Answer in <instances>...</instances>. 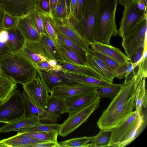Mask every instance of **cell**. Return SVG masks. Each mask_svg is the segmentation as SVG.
I'll use <instances>...</instances> for the list:
<instances>
[{
	"mask_svg": "<svg viewBox=\"0 0 147 147\" xmlns=\"http://www.w3.org/2000/svg\"><path fill=\"white\" fill-rule=\"evenodd\" d=\"M28 135L37 139L42 141L57 142V138L58 131H48L26 132Z\"/></svg>",
	"mask_w": 147,
	"mask_h": 147,
	"instance_id": "36",
	"label": "cell"
},
{
	"mask_svg": "<svg viewBox=\"0 0 147 147\" xmlns=\"http://www.w3.org/2000/svg\"><path fill=\"white\" fill-rule=\"evenodd\" d=\"M24 90L35 105L45 110L50 97L45 85L38 75L37 77L23 85Z\"/></svg>",
	"mask_w": 147,
	"mask_h": 147,
	"instance_id": "9",
	"label": "cell"
},
{
	"mask_svg": "<svg viewBox=\"0 0 147 147\" xmlns=\"http://www.w3.org/2000/svg\"><path fill=\"white\" fill-rule=\"evenodd\" d=\"M86 0H77L74 18L71 21L75 25L80 21L84 16Z\"/></svg>",
	"mask_w": 147,
	"mask_h": 147,
	"instance_id": "42",
	"label": "cell"
},
{
	"mask_svg": "<svg viewBox=\"0 0 147 147\" xmlns=\"http://www.w3.org/2000/svg\"><path fill=\"white\" fill-rule=\"evenodd\" d=\"M100 100L98 98L86 107L69 115L67 119L59 127V136H66L86 122L91 115L99 107Z\"/></svg>",
	"mask_w": 147,
	"mask_h": 147,
	"instance_id": "6",
	"label": "cell"
},
{
	"mask_svg": "<svg viewBox=\"0 0 147 147\" xmlns=\"http://www.w3.org/2000/svg\"><path fill=\"white\" fill-rule=\"evenodd\" d=\"M118 0H98L95 26L96 40L110 45L112 36L119 34L115 22Z\"/></svg>",
	"mask_w": 147,
	"mask_h": 147,
	"instance_id": "3",
	"label": "cell"
},
{
	"mask_svg": "<svg viewBox=\"0 0 147 147\" xmlns=\"http://www.w3.org/2000/svg\"><path fill=\"white\" fill-rule=\"evenodd\" d=\"M28 15L40 37L43 34L46 33L42 16L35 6L28 13Z\"/></svg>",
	"mask_w": 147,
	"mask_h": 147,
	"instance_id": "37",
	"label": "cell"
},
{
	"mask_svg": "<svg viewBox=\"0 0 147 147\" xmlns=\"http://www.w3.org/2000/svg\"><path fill=\"white\" fill-rule=\"evenodd\" d=\"M145 115L138 114L135 121L117 147L127 146L136 139L145 129L146 125Z\"/></svg>",
	"mask_w": 147,
	"mask_h": 147,
	"instance_id": "23",
	"label": "cell"
},
{
	"mask_svg": "<svg viewBox=\"0 0 147 147\" xmlns=\"http://www.w3.org/2000/svg\"><path fill=\"white\" fill-rule=\"evenodd\" d=\"M18 18L4 12L2 25L3 29H9L17 27Z\"/></svg>",
	"mask_w": 147,
	"mask_h": 147,
	"instance_id": "43",
	"label": "cell"
},
{
	"mask_svg": "<svg viewBox=\"0 0 147 147\" xmlns=\"http://www.w3.org/2000/svg\"><path fill=\"white\" fill-rule=\"evenodd\" d=\"M140 1V0H133L132 3L138 5Z\"/></svg>",
	"mask_w": 147,
	"mask_h": 147,
	"instance_id": "57",
	"label": "cell"
},
{
	"mask_svg": "<svg viewBox=\"0 0 147 147\" xmlns=\"http://www.w3.org/2000/svg\"><path fill=\"white\" fill-rule=\"evenodd\" d=\"M37 0H0L3 12L19 18L28 14L35 6Z\"/></svg>",
	"mask_w": 147,
	"mask_h": 147,
	"instance_id": "10",
	"label": "cell"
},
{
	"mask_svg": "<svg viewBox=\"0 0 147 147\" xmlns=\"http://www.w3.org/2000/svg\"><path fill=\"white\" fill-rule=\"evenodd\" d=\"M54 42L64 61L74 65H87L86 62L80 56L62 44L57 38Z\"/></svg>",
	"mask_w": 147,
	"mask_h": 147,
	"instance_id": "27",
	"label": "cell"
},
{
	"mask_svg": "<svg viewBox=\"0 0 147 147\" xmlns=\"http://www.w3.org/2000/svg\"><path fill=\"white\" fill-rule=\"evenodd\" d=\"M96 87L81 84L55 86L52 88L50 95L65 100L81 94L96 93Z\"/></svg>",
	"mask_w": 147,
	"mask_h": 147,
	"instance_id": "12",
	"label": "cell"
},
{
	"mask_svg": "<svg viewBox=\"0 0 147 147\" xmlns=\"http://www.w3.org/2000/svg\"><path fill=\"white\" fill-rule=\"evenodd\" d=\"M3 12V11L0 7V30L3 29L2 27V21Z\"/></svg>",
	"mask_w": 147,
	"mask_h": 147,
	"instance_id": "55",
	"label": "cell"
},
{
	"mask_svg": "<svg viewBox=\"0 0 147 147\" xmlns=\"http://www.w3.org/2000/svg\"><path fill=\"white\" fill-rule=\"evenodd\" d=\"M139 64L133 63L130 61L126 63L121 64L114 73L115 78L119 79L125 78Z\"/></svg>",
	"mask_w": 147,
	"mask_h": 147,
	"instance_id": "40",
	"label": "cell"
},
{
	"mask_svg": "<svg viewBox=\"0 0 147 147\" xmlns=\"http://www.w3.org/2000/svg\"><path fill=\"white\" fill-rule=\"evenodd\" d=\"M68 19H70V6L71 0H65Z\"/></svg>",
	"mask_w": 147,
	"mask_h": 147,
	"instance_id": "52",
	"label": "cell"
},
{
	"mask_svg": "<svg viewBox=\"0 0 147 147\" xmlns=\"http://www.w3.org/2000/svg\"><path fill=\"white\" fill-rule=\"evenodd\" d=\"M22 93L25 104L27 115L26 116L36 117L39 118L40 121H44L45 115V110L34 104L24 90Z\"/></svg>",
	"mask_w": 147,
	"mask_h": 147,
	"instance_id": "31",
	"label": "cell"
},
{
	"mask_svg": "<svg viewBox=\"0 0 147 147\" xmlns=\"http://www.w3.org/2000/svg\"><path fill=\"white\" fill-rule=\"evenodd\" d=\"M58 0H49L51 11L52 14L53 13Z\"/></svg>",
	"mask_w": 147,
	"mask_h": 147,
	"instance_id": "51",
	"label": "cell"
},
{
	"mask_svg": "<svg viewBox=\"0 0 147 147\" xmlns=\"http://www.w3.org/2000/svg\"><path fill=\"white\" fill-rule=\"evenodd\" d=\"M1 74L16 84L24 85L36 77L37 69L18 52L0 60Z\"/></svg>",
	"mask_w": 147,
	"mask_h": 147,
	"instance_id": "2",
	"label": "cell"
},
{
	"mask_svg": "<svg viewBox=\"0 0 147 147\" xmlns=\"http://www.w3.org/2000/svg\"><path fill=\"white\" fill-rule=\"evenodd\" d=\"M17 87V84L0 74V102L10 94Z\"/></svg>",
	"mask_w": 147,
	"mask_h": 147,
	"instance_id": "33",
	"label": "cell"
},
{
	"mask_svg": "<svg viewBox=\"0 0 147 147\" xmlns=\"http://www.w3.org/2000/svg\"><path fill=\"white\" fill-rule=\"evenodd\" d=\"M89 137L74 138L59 142V147H88Z\"/></svg>",
	"mask_w": 147,
	"mask_h": 147,
	"instance_id": "38",
	"label": "cell"
},
{
	"mask_svg": "<svg viewBox=\"0 0 147 147\" xmlns=\"http://www.w3.org/2000/svg\"><path fill=\"white\" fill-rule=\"evenodd\" d=\"M53 16L55 19L60 20L68 19L65 0H58Z\"/></svg>",
	"mask_w": 147,
	"mask_h": 147,
	"instance_id": "39",
	"label": "cell"
},
{
	"mask_svg": "<svg viewBox=\"0 0 147 147\" xmlns=\"http://www.w3.org/2000/svg\"><path fill=\"white\" fill-rule=\"evenodd\" d=\"M45 115L44 121L51 123H56L61 115L67 113L65 100L50 95L47 107L45 110Z\"/></svg>",
	"mask_w": 147,
	"mask_h": 147,
	"instance_id": "16",
	"label": "cell"
},
{
	"mask_svg": "<svg viewBox=\"0 0 147 147\" xmlns=\"http://www.w3.org/2000/svg\"><path fill=\"white\" fill-rule=\"evenodd\" d=\"M59 63L61 66L63 70L104 80L87 65H74L64 61L59 62Z\"/></svg>",
	"mask_w": 147,
	"mask_h": 147,
	"instance_id": "29",
	"label": "cell"
},
{
	"mask_svg": "<svg viewBox=\"0 0 147 147\" xmlns=\"http://www.w3.org/2000/svg\"><path fill=\"white\" fill-rule=\"evenodd\" d=\"M7 38L5 34L0 32V60L11 52L6 43Z\"/></svg>",
	"mask_w": 147,
	"mask_h": 147,
	"instance_id": "45",
	"label": "cell"
},
{
	"mask_svg": "<svg viewBox=\"0 0 147 147\" xmlns=\"http://www.w3.org/2000/svg\"><path fill=\"white\" fill-rule=\"evenodd\" d=\"M36 67L37 69H43L55 71H58L62 70V67L60 64L58 67H53L47 61L38 63L36 64Z\"/></svg>",
	"mask_w": 147,
	"mask_h": 147,
	"instance_id": "47",
	"label": "cell"
},
{
	"mask_svg": "<svg viewBox=\"0 0 147 147\" xmlns=\"http://www.w3.org/2000/svg\"><path fill=\"white\" fill-rule=\"evenodd\" d=\"M37 71L49 93L54 86L74 85L67 82L56 71L43 69H37Z\"/></svg>",
	"mask_w": 147,
	"mask_h": 147,
	"instance_id": "22",
	"label": "cell"
},
{
	"mask_svg": "<svg viewBox=\"0 0 147 147\" xmlns=\"http://www.w3.org/2000/svg\"><path fill=\"white\" fill-rule=\"evenodd\" d=\"M8 37L6 44L11 52L19 51L24 46L25 38L17 27L7 29Z\"/></svg>",
	"mask_w": 147,
	"mask_h": 147,
	"instance_id": "26",
	"label": "cell"
},
{
	"mask_svg": "<svg viewBox=\"0 0 147 147\" xmlns=\"http://www.w3.org/2000/svg\"><path fill=\"white\" fill-rule=\"evenodd\" d=\"M1 74L0 68V74Z\"/></svg>",
	"mask_w": 147,
	"mask_h": 147,
	"instance_id": "58",
	"label": "cell"
},
{
	"mask_svg": "<svg viewBox=\"0 0 147 147\" xmlns=\"http://www.w3.org/2000/svg\"><path fill=\"white\" fill-rule=\"evenodd\" d=\"M38 11L42 16L46 33L54 41L57 38V34L55 30L56 22L52 14Z\"/></svg>",
	"mask_w": 147,
	"mask_h": 147,
	"instance_id": "34",
	"label": "cell"
},
{
	"mask_svg": "<svg viewBox=\"0 0 147 147\" xmlns=\"http://www.w3.org/2000/svg\"><path fill=\"white\" fill-rule=\"evenodd\" d=\"M58 73L67 82L73 84H81L97 87L112 83L104 80L74 73L63 69L58 71Z\"/></svg>",
	"mask_w": 147,
	"mask_h": 147,
	"instance_id": "20",
	"label": "cell"
},
{
	"mask_svg": "<svg viewBox=\"0 0 147 147\" xmlns=\"http://www.w3.org/2000/svg\"><path fill=\"white\" fill-rule=\"evenodd\" d=\"M45 142L47 141L34 138L25 132H18L13 136L0 140V147H31L32 144Z\"/></svg>",
	"mask_w": 147,
	"mask_h": 147,
	"instance_id": "21",
	"label": "cell"
},
{
	"mask_svg": "<svg viewBox=\"0 0 147 147\" xmlns=\"http://www.w3.org/2000/svg\"><path fill=\"white\" fill-rule=\"evenodd\" d=\"M61 124L57 123L45 124L41 122L36 127L29 129L26 132L48 131L58 130Z\"/></svg>",
	"mask_w": 147,
	"mask_h": 147,
	"instance_id": "44",
	"label": "cell"
},
{
	"mask_svg": "<svg viewBox=\"0 0 147 147\" xmlns=\"http://www.w3.org/2000/svg\"><path fill=\"white\" fill-rule=\"evenodd\" d=\"M143 75L144 76L139 65L125 77L120 91L97 121V126L100 129L111 131L133 112L137 87Z\"/></svg>",
	"mask_w": 147,
	"mask_h": 147,
	"instance_id": "1",
	"label": "cell"
},
{
	"mask_svg": "<svg viewBox=\"0 0 147 147\" xmlns=\"http://www.w3.org/2000/svg\"><path fill=\"white\" fill-rule=\"evenodd\" d=\"M133 1V0H119L118 2L125 7L130 5L132 3Z\"/></svg>",
	"mask_w": 147,
	"mask_h": 147,
	"instance_id": "50",
	"label": "cell"
},
{
	"mask_svg": "<svg viewBox=\"0 0 147 147\" xmlns=\"http://www.w3.org/2000/svg\"><path fill=\"white\" fill-rule=\"evenodd\" d=\"M90 45V50L102 53L121 64L126 63L129 61V58L120 49L110 45L96 40Z\"/></svg>",
	"mask_w": 147,
	"mask_h": 147,
	"instance_id": "19",
	"label": "cell"
},
{
	"mask_svg": "<svg viewBox=\"0 0 147 147\" xmlns=\"http://www.w3.org/2000/svg\"><path fill=\"white\" fill-rule=\"evenodd\" d=\"M88 52L93 54L101 60L113 71L114 73L121 64L115 60L99 52L90 50Z\"/></svg>",
	"mask_w": 147,
	"mask_h": 147,
	"instance_id": "41",
	"label": "cell"
},
{
	"mask_svg": "<svg viewBox=\"0 0 147 147\" xmlns=\"http://www.w3.org/2000/svg\"><path fill=\"white\" fill-rule=\"evenodd\" d=\"M146 77L142 75L140 78L137 88L135 100V108L140 114H142V108H146L147 103V91L146 86Z\"/></svg>",
	"mask_w": 147,
	"mask_h": 147,
	"instance_id": "28",
	"label": "cell"
},
{
	"mask_svg": "<svg viewBox=\"0 0 147 147\" xmlns=\"http://www.w3.org/2000/svg\"><path fill=\"white\" fill-rule=\"evenodd\" d=\"M98 0H86L82 20L74 26L90 45L95 42V26Z\"/></svg>",
	"mask_w": 147,
	"mask_h": 147,
	"instance_id": "5",
	"label": "cell"
},
{
	"mask_svg": "<svg viewBox=\"0 0 147 147\" xmlns=\"http://www.w3.org/2000/svg\"><path fill=\"white\" fill-rule=\"evenodd\" d=\"M55 30L57 34V38L60 42L79 55L86 62V53L87 52L76 45L65 35L55 29Z\"/></svg>",
	"mask_w": 147,
	"mask_h": 147,
	"instance_id": "35",
	"label": "cell"
},
{
	"mask_svg": "<svg viewBox=\"0 0 147 147\" xmlns=\"http://www.w3.org/2000/svg\"><path fill=\"white\" fill-rule=\"evenodd\" d=\"M55 20L56 22L55 29L65 35L87 52L90 51L89 45L79 33L70 20L68 19L62 20L55 19Z\"/></svg>",
	"mask_w": 147,
	"mask_h": 147,
	"instance_id": "11",
	"label": "cell"
},
{
	"mask_svg": "<svg viewBox=\"0 0 147 147\" xmlns=\"http://www.w3.org/2000/svg\"><path fill=\"white\" fill-rule=\"evenodd\" d=\"M17 27L26 39L33 41H39L40 37L28 14L18 18Z\"/></svg>",
	"mask_w": 147,
	"mask_h": 147,
	"instance_id": "24",
	"label": "cell"
},
{
	"mask_svg": "<svg viewBox=\"0 0 147 147\" xmlns=\"http://www.w3.org/2000/svg\"><path fill=\"white\" fill-rule=\"evenodd\" d=\"M24 98L20 91L16 90L0 103V123L12 122L26 116Z\"/></svg>",
	"mask_w": 147,
	"mask_h": 147,
	"instance_id": "4",
	"label": "cell"
},
{
	"mask_svg": "<svg viewBox=\"0 0 147 147\" xmlns=\"http://www.w3.org/2000/svg\"><path fill=\"white\" fill-rule=\"evenodd\" d=\"M40 122L38 117L26 115L12 122L5 123L0 127V133L11 131L25 132L36 127Z\"/></svg>",
	"mask_w": 147,
	"mask_h": 147,
	"instance_id": "17",
	"label": "cell"
},
{
	"mask_svg": "<svg viewBox=\"0 0 147 147\" xmlns=\"http://www.w3.org/2000/svg\"><path fill=\"white\" fill-rule=\"evenodd\" d=\"M18 52L35 67L38 63L48 61L39 41H31L25 39L24 46Z\"/></svg>",
	"mask_w": 147,
	"mask_h": 147,
	"instance_id": "14",
	"label": "cell"
},
{
	"mask_svg": "<svg viewBox=\"0 0 147 147\" xmlns=\"http://www.w3.org/2000/svg\"><path fill=\"white\" fill-rule=\"evenodd\" d=\"M147 32V20L146 18L123 39L122 46L129 59L139 48L144 46Z\"/></svg>",
	"mask_w": 147,
	"mask_h": 147,
	"instance_id": "8",
	"label": "cell"
},
{
	"mask_svg": "<svg viewBox=\"0 0 147 147\" xmlns=\"http://www.w3.org/2000/svg\"><path fill=\"white\" fill-rule=\"evenodd\" d=\"M35 7L39 11L47 13H52L49 0H37Z\"/></svg>",
	"mask_w": 147,
	"mask_h": 147,
	"instance_id": "46",
	"label": "cell"
},
{
	"mask_svg": "<svg viewBox=\"0 0 147 147\" xmlns=\"http://www.w3.org/2000/svg\"><path fill=\"white\" fill-rule=\"evenodd\" d=\"M138 114L136 110L133 111L125 120L111 131L108 147H117L132 126Z\"/></svg>",
	"mask_w": 147,
	"mask_h": 147,
	"instance_id": "15",
	"label": "cell"
},
{
	"mask_svg": "<svg viewBox=\"0 0 147 147\" xmlns=\"http://www.w3.org/2000/svg\"><path fill=\"white\" fill-rule=\"evenodd\" d=\"M111 131L100 129L96 135L89 137L90 147H108L110 142Z\"/></svg>",
	"mask_w": 147,
	"mask_h": 147,
	"instance_id": "32",
	"label": "cell"
},
{
	"mask_svg": "<svg viewBox=\"0 0 147 147\" xmlns=\"http://www.w3.org/2000/svg\"><path fill=\"white\" fill-rule=\"evenodd\" d=\"M87 65L98 74L104 80L113 83L115 78L113 71L101 60L90 52L86 53Z\"/></svg>",
	"mask_w": 147,
	"mask_h": 147,
	"instance_id": "13",
	"label": "cell"
},
{
	"mask_svg": "<svg viewBox=\"0 0 147 147\" xmlns=\"http://www.w3.org/2000/svg\"><path fill=\"white\" fill-rule=\"evenodd\" d=\"M138 8L140 9L147 12V7H146L144 4L141 2H140L138 4Z\"/></svg>",
	"mask_w": 147,
	"mask_h": 147,
	"instance_id": "54",
	"label": "cell"
},
{
	"mask_svg": "<svg viewBox=\"0 0 147 147\" xmlns=\"http://www.w3.org/2000/svg\"><path fill=\"white\" fill-rule=\"evenodd\" d=\"M144 49V46L139 48L132 55L129 61L133 63L139 64L143 55Z\"/></svg>",
	"mask_w": 147,
	"mask_h": 147,
	"instance_id": "48",
	"label": "cell"
},
{
	"mask_svg": "<svg viewBox=\"0 0 147 147\" xmlns=\"http://www.w3.org/2000/svg\"><path fill=\"white\" fill-rule=\"evenodd\" d=\"M146 18H147V12L139 9L137 4L132 3L125 7L118 30L120 36L123 39Z\"/></svg>",
	"mask_w": 147,
	"mask_h": 147,
	"instance_id": "7",
	"label": "cell"
},
{
	"mask_svg": "<svg viewBox=\"0 0 147 147\" xmlns=\"http://www.w3.org/2000/svg\"><path fill=\"white\" fill-rule=\"evenodd\" d=\"M47 61L50 65L53 67H57L59 65L58 61L54 59H49Z\"/></svg>",
	"mask_w": 147,
	"mask_h": 147,
	"instance_id": "53",
	"label": "cell"
},
{
	"mask_svg": "<svg viewBox=\"0 0 147 147\" xmlns=\"http://www.w3.org/2000/svg\"><path fill=\"white\" fill-rule=\"evenodd\" d=\"M39 42L48 61L54 59L59 62L64 61L54 41L47 33L41 36Z\"/></svg>",
	"mask_w": 147,
	"mask_h": 147,
	"instance_id": "25",
	"label": "cell"
},
{
	"mask_svg": "<svg viewBox=\"0 0 147 147\" xmlns=\"http://www.w3.org/2000/svg\"><path fill=\"white\" fill-rule=\"evenodd\" d=\"M98 98H99L97 95L94 93L81 94L67 98L65 100L67 113L70 115L86 107Z\"/></svg>",
	"mask_w": 147,
	"mask_h": 147,
	"instance_id": "18",
	"label": "cell"
},
{
	"mask_svg": "<svg viewBox=\"0 0 147 147\" xmlns=\"http://www.w3.org/2000/svg\"><path fill=\"white\" fill-rule=\"evenodd\" d=\"M140 2L143 3L145 6L147 7V0H140Z\"/></svg>",
	"mask_w": 147,
	"mask_h": 147,
	"instance_id": "56",
	"label": "cell"
},
{
	"mask_svg": "<svg viewBox=\"0 0 147 147\" xmlns=\"http://www.w3.org/2000/svg\"><path fill=\"white\" fill-rule=\"evenodd\" d=\"M59 147L58 142L47 141L32 144L31 147Z\"/></svg>",
	"mask_w": 147,
	"mask_h": 147,
	"instance_id": "49",
	"label": "cell"
},
{
	"mask_svg": "<svg viewBox=\"0 0 147 147\" xmlns=\"http://www.w3.org/2000/svg\"><path fill=\"white\" fill-rule=\"evenodd\" d=\"M123 84H110L96 87V93L100 99L102 98H107L111 100L117 95L122 87Z\"/></svg>",
	"mask_w": 147,
	"mask_h": 147,
	"instance_id": "30",
	"label": "cell"
}]
</instances>
